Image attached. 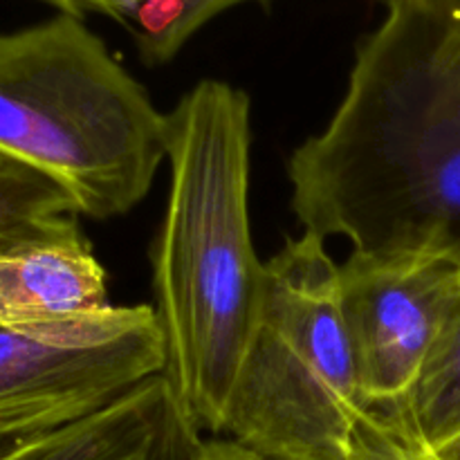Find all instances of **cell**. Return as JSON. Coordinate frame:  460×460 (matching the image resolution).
Masks as SVG:
<instances>
[{
	"mask_svg": "<svg viewBox=\"0 0 460 460\" xmlns=\"http://www.w3.org/2000/svg\"><path fill=\"white\" fill-rule=\"evenodd\" d=\"M288 178L296 220L322 241L460 256V57L422 4H389L364 36L344 99Z\"/></svg>",
	"mask_w": 460,
	"mask_h": 460,
	"instance_id": "1",
	"label": "cell"
},
{
	"mask_svg": "<svg viewBox=\"0 0 460 460\" xmlns=\"http://www.w3.org/2000/svg\"><path fill=\"white\" fill-rule=\"evenodd\" d=\"M250 99L202 79L166 112L169 196L151 247L164 376L200 429L223 431L265 292L250 223Z\"/></svg>",
	"mask_w": 460,
	"mask_h": 460,
	"instance_id": "2",
	"label": "cell"
},
{
	"mask_svg": "<svg viewBox=\"0 0 460 460\" xmlns=\"http://www.w3.org/2000/svg\"><path fill=\"white\" fill-rule=\"evenodd\" d=\"M0 151L61 184L94 220L128 214L166 162V112L84 21L0 34Z\"/></svg>",
	"mask_w": 460,
	"mask_h": 460,
	"instance_id": "3",
	"label": "cell"
},
{
	"mask_svg": "<svg viewBox=\"0 0 460 460\" xmlns=\"http://www.w3.org/2000/svg\"><path fill=\"white\" fill-rule=\"evenodd\" d=\"M314 234L265 263L259 322L223 431L270 460H344L367 416L340 304V265Z\"/></svg>",
	"mask_w": 460,
	"mask_h": 460,
	"instance_id": "4",
	"label": "cell"
},
{
	"mask_svg": "<svg viewBox=\"0 0 460 460\" xmlns=\"http://www.w3.org/2000/svg\"><path fill=\"white\" fill-rule=\"evenodd\" d=\"M164 368L153 305H112L88 326L52 335L0 323V440L84 420Z\"/></svg>",
	"mask_w": 460,
	"mask_h": 460,
	"instance_id": "5",
	"label": "cell"
},
{
	"mask_svg": "<svg viewBox=\"0 0 460 460\" xmlns=\"http://www.w3.org/2000/svg\"><path fill=\"white\" fill-rule=\"evenodd\" d=\"M340 304L368 411L411 391L460 305V256L364 254L340 265Z\"/></svg>",
	"mask_w": 460,
	"mask_h": 460,
	"instance_id": "6",
	"label": "cell"
},
{
	"mask_svg": "<svg viewBox=\"0 0 460 460\" xmlns=\"http://www.w3.org/2000/svg\"><path fill=\"white\" fill-rule=\"evenodd\" d=\"M200 425L162 376L58 429L0 440V460H193Z\"/></svg>",
	"mask_w": 460,
	"mask_h": 460,
	"instance_id": "7",
	"label": "cell"
},
{
	"mask_svg": "<svg viewBox=\"0 0 460 460\" xmlns=\"http://www.w3.org/2000/svg\"><path fill=\"white\" fill-rule=\"evenodd\" d=\"M108 301L106 270L79 225L0 256V323L52 335L102 317Z\"/></svg>",
	"mask_w": 460,
	"mask_h": 460,
	"instance_id": "8",
	"label": "cell"
},
{
	"mask_svg": "<svg viewBox=\"0 0 460 460\" xmlns=\"http://www.w3.org/2000/svg\"><path fill=\"white\" fill-rule=\"evenodd\" d=\"M57 13L103 16L124 27L139 57L151 66L171 61L207 22L229 9L259 4L268 9L274 0H43Z\"/></svg>",
	"mask_w": 460,
	"mask_h": 460,
	"instance_id": "9",
	"label": "cell"
},
{
	"mask_svg": "<svg viewBox=\"0 0 460 460\" xmlns=\"http://www.w3.org/2000/svg\"><path fill=\"white\" fill-rule=\"evenodd\" d=\"M376 413V411H373ZM377 416L407 443L438 452L460 436V305L416 385Z\"/></svg>",
	"mask_w": 460,
	"mask_h": 460,
	"instance_id": "10",
	"label": "cell"
},
{
	"mask_svg": "<svg viewBox=\"0 0 460 460\" xmlns=\"http://www.w3.org/2000/svg\"><path fill=\"white\" fill-rule=\"evenodd\" d=\"M79 216L61 184L0 151V256L75 227Z\"/></svg>",
	"mask_w": 460,
	"mask_h": 460,
	"instance_id": "11",
	"label": "cell"
},
{
	"mask_svg": "<svg viewBox=\"0 0 460 460\" xmlns=\"http://www.w3.org/2000/svg\"><path fill=\"white\" fill-rule=\"evenodd\" d=\"M344 460H440L438 454L400 438L377 413L362 418Z\"/></svg>",
	"mask_w": 460,
	"mask_h": 460,
	"instance_id": "12",
	"label": "cell"
},
{
	"mask_svg": "<svg viewBox=\"0 0 460 460\" xmlns=\"http://www.w3.org/2000/svg\"><path fill=\"white\" fill-rule=\"evenodd\" d=\"M416 3L436 18L449 48L460 57V0H416Z\"/></svg>",
	"mask_w": 460,
	"mask_h": 460,
	"instance_id": "13",
	"label": "cell"
},
{
	"mask_svg": "<svg viewBox=\"0 0 460 460\" xmlns=\"http://www.w3.org/2000/svg\"><path fill=\"white\" fill-rule=\"evenodd\" d=\"M193 460H270L236 440H205Z\"/></svg>",
	"mask_w": 460,
	"mask_h": 460,
	"instance_id": "14",
	"label": "cell"
},
{
	"mask_svg": "<svg viewBox=\"0 0 460 460\" xmlns=\"http://www.w3.org/2000/svg\"><path fill=\"white\" fill-rule=\"evenodd\" d=\"M434 454H438L440 460H460V436L456 440H452V443H447L445 447H440L438 452H434Z\"/></svg>",
	"mask_w": 460,
	"mask_h": 460,
	"instance_id": "15",
	"label": "cell"
},
{
	"mask_svg": "<svg viewBox=\"0 0 460 460\" xmlns=\"http://www.w3.org/2000/svg\"><path fill=\"white\" fill-rule=\"evenodd\" d=\"M382 4H386V7H389V4H394V3H398V0H380Z\"/></svg>",
	"mask_w": 460,
	"mask_h": 460,
	"instance_id": "16",
	"label": "cell"
}]
</instances>
